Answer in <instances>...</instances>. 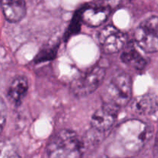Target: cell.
Masks as SVG:
<instances>
[{
  "mask_svg": "<svg viewBox=\"0 0 158 158\" xmlns=\"http://www.w3.org/2000/svg\"><path fill=\"white\" fill-rule=\"evenodd\" d=\"M99 44L103 52L117 53L125 46L126 36L123 32L112 25L103 27L98 34Z\"/></svg>",
  "mask_w": 158,
  "mask_h": 158,
  "instance_id": "7",
  "label": "cell"
},
{
  "mask_svg": "<svg viewBox=\"0 0 158 158\" xmlns=\"http://www.w3.org/2000/svg\"><path fill=\"white\" fill-rule=\"evenodd\" d=\"M134 36L137 46L143 52H158V16L153 15L142 21Z\"/></svg>",
  "mask_w": 158,
  "mask_h": 158,
  "instance_id": "4",
  "label": "cell"
},
{
  "mask_svg": "<svg viewBox=\"0 0 158 158\" xmlns=\"http://www.w3.org/2000/svg\"><path fill=\"white\" fill-rule=\"evenodd\" d=\"M0 158H20V156L13 144L8 142H3L1 146Z\"/></svg>",
  "mask_w": 158,
  "mask_h": 158,
  "instance_id": "13",
  "label": "cell"
},
{
  "mask_svg": "<svg viewBox=\"0 0 158 158\" xmlns=\"http://www.w3.org/2000/svg\"><path fill=\"white\" fill-rule=\"evenodd\" d=\"M117 4V0H106L103 4L86 6L80 9L82 22L90 27H97L107 20L112 9Z\"/></svg>",
  "mask_w": 158,
  "mask_h": 158,
  "instance_id": "6",
  "label": "cell"
},
{
  "mask_svg": "<svg viewBox=\"0 0 158 158\" xmlns=\"http://www.w3.org/2000/svg\"><path fill=\"white\" fill-rule=\"evenodd\" d=\"M148 128L140 120L125 122L117 131L116 141L128 151H136L141 148L148 138Z\"/></svg>",
  "mask_w": 158,
  "mask_h": 158,
  "instance_id": "3",
  "label": "cell"
},
{
  "mask_svg": "<svg viewBox=\"0 0 158 158\" xmlns=\"http://www.w3.org/2000/svg\"><path fill=\"white\" fill-rule=\"evenodd\" d=\"M106 69L97 65L73 80L70 89L73 94L79 97H86L94 93L103 81Z\"/></svg>",
  "mask_w": 158,
  "mask_h": 158,
  "instance_id": "5",
  "label": "cell"
},
{
  "mask_svg": "<svg viewBox=\"0 0 158 158\" xmlns=\"http://www.w3.org/2000/svg\"><path fill=\"white\" fill-rule=\"evenodd\" d=\"M83 151L82 140L70 130H62L54 134L46 148L49 158H82Z\"/></svg>",
  "mask_w": 158,
  "mask_h": 158,
  "instance_id": "1",
  "label": "cell"
},
{
  "mask_svg": "<svg viewBox=\"0 0 158 158\" xmlns=\"http://www.w3.org/2000/svg\"><path fill=\"white\" fill-rule=\"evenodd\" d=\"M158 103L155 96L152 94H145L137 97L131 105L133 112L142 116L152 115L157 111Z\"/></svg>",
  "mask_w": 158,
  "mask_h": 158,
  "instance_id": "11",
  "label": "cell"
},
{
  "mask_svg": "<svg viewBox=\"0 0 158 158\" xmlns=\"http://www.w3.org/2000/svg\"><path fill=\"white\" fill-rule=\"evenodd\" d=\"M29 89L28 80L24 76H17L12 79L6 90V96L12 104L19 106L22 103Z\"/></svg>",
  "mask_w": 158,
  "mask_h": 158,
  "instance_id": "9",
  "label": "cell"
},
{
  "mask_svg": "<svg viewBox=\"0 0 158 158\" xmlns=\"http://www.w3.org/2000/svg\"><path fill=\"white\" fill-rule=\"evenodd\" d=\"M132 80L126 73L115 74L106 84L101 94L105 104L120 108L127 104L132 97Z\"/></svg>",
  "mask_w": 158,
  "mask_h": 158,
  "instance_id": "2",
  "label": "cell"
},
{
  "mask_svg": "<svg viewBox=\"0 0 158 158\" xmlns=\"http://www.w3.org/2000/svg\"><path fill=\"white\" fill-rule=\"evenodd\" d=\"M6 110H7V108H6V106L5 105L4 100L2 99L1 100V110H0V115H1V130L2 131L3 128H4L5 121H6Z\"/></svg>",
  "mask_w": 158,
  "mask_h": 158,
  "instance_id": "14",
  "label": "cell"
},
{
  "mask_svg": "<svg viewBox=\"0 0 158 158\" xmlns=\"http://www.w3.org/2000/svg\"><path fill=\"white\" fill-rule=\"evenodd\" d=\"M1 6L5 18L9 23H18L26 16L25 0H1Z\"/></svg>",
  "mask_w": 158,
  "mask_h": 158,
  "instance_id": "10",
  "label": "cell"
},
{
  "mask_svg": "<svg viewBox=\"0 0 158 158\" xmlns=\"http://www.w3.org/2000/svg\"><path fill=\"white\" fill-rule=\"evenodd\" d=\"M120 58L123 63L137 70H142L148 64L147 59L133 44H129L122 52Z\"/></svg>",
  "mask_w": 158,
  "mask_h": 158,
  "instance_id": "12",
  "label": "cell"
},
{
  "mask_svg": "<svg viewBox=\"0 0 158 158\" xmlns=\"http://www.w3.org/2000/svg\"><path fill=\"white\" fill-rule=\"evenodd\" d=\"M120 108L105 104L97 109L91 117V127L96 131L103 133L111 129L117 122Z\"/></svg>",
  "mask_w": 158,
  "mask_h": 158,
  "instance_id": "8",
  "label": "cell"
}]
</instances>
